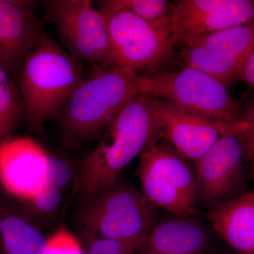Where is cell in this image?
Wrapping results in <instances>:
<instances>
[{"instance_id":"cell-14","label":"cell","mask_w":254,"mask_h":254,"mask_svg":"<svg viewBox=\"0 0 254 254\" xmlns=\"http://www.w3.org/2000/svg\"><path fill=\"white\" fill-rule=\"evenodd\" d=\"M219 236L238 254H254V193L215 205L205 214Z\"/></svg>"},{"instance_id":"cell-18","label":"cell","mask_w":254,"mask_h":254,"mask_svg":"<svg viewBox=\"0 0 254 254\" xmlns=\"http://www.w3.org/2000/svg\"><path fill=\"white\" fill-rule=\"evenodd\" d=\"M177 57L184 68L200 70L221 83L227 89L236 81L237 71L242 63L225 59L198 47L181 48Z\"/></svg>"},{"instance_id":"cell-2","label":"cell","mask_w":254,"mask_h":254,"mask_svg":"<svg viewBox=\"0 0 254 254\" xmlns=\"http://www.w3.org/2000/svg\"><path fill=\"white\" fill-rule=\"evenodd\" d=\"M83 79L81 60L45 33L16 77L24 105L23 119L33 129L41 130L60 115Z\"/></svg>"},{"instance_id":"cell-11","label":"cell","mask_w":254,"mask_h":254,"mask_svg":"<svg viewBox=\"0 0 254 254\" xmlns=\"http://www.w3.org/2000/svg\"><path fill=\"white\" fill-rule=\"evenodd\" d=\"M170 6L172 36L175 46L181 48L254 17L251 0H177Z\"/></svg>"},{"instance_id":"cell-9","label":"cell","mask_w":254,"mask_h":254,"mask_svg":"<svg viewBox=\"0 0 254 254\" xmlns=\"http://www.w3.org/2000/svg\"><path fill=\"white\" fill-rule=\"evenodd\" d=\"M48 20L70 54L95 66L108 67L111 45L106 20L88 0H51L45 3Z\"/></svg>"},{"instance_id":"cell-22","label":"cell","mask_w":254,"mask_h":254,"mask_svg":"<svg viewBox=\"0 0 254 254\" xmlns=\"http://www.w3.org/2000/svg\"><path fill=\"white\" fill-rule=\"evenodd\" d=\"M64 190L54 184L46 182L44 186L31 200L28 204L36 213H51L55 211L61 204Z\"/></svg>"},{"instance_id":"cell-4","label":"cell","mask_w":254,"mask_h":254,"mask_svg":"<svg viewBox=\"0 0 254 254\" xmlns=\"http://www.w3.org/2000/svg\"><path fill=\"white\" fill-rule=\"evenodd\" d=\"M156 209L141 190L120 177L85 197L80 220L84 235L123 242L145 241L158 222Z\"/></svg>"},{"instance_id":"cell-13","label":"cell","mask_w":254,"mask_h":254,"mask_svg":"<svg viewBox=\"0 0 254 254\" xmlns=\"http://www.w3.org/2000/svg\"><path fill=\"white\" fill-rule=\"evenodd\" d=\"M45 33L33 1L0 0V67L16 81L25 60Z\"/></svg>"},{"instance_id":"cell-20","label":"cell","mask_w":254,"mask_h":254,"mask_svg":"<svg viewBox=\"0 0 254 254\" xmlns=\"http://www.w3.org/2000/svg\"><path fill=\"white\" fill-rule=\"evenodd\" d=\"M100 8L129 11L155 28L172 30L171 6L165 0H108L101 1Z\"/></svg>"},{"instance_id":"cell-24","label":"cell","mask_w":254,"mask_h":254,"mask_svg":"<svg viewBox=\"0 0 254 254\" xmlns=\"http://www.w3.org/2000/svg\"><path fill=\"white\" fill-rule=\"evenodd\" d=\"M72 179V170L67 162L50 153L46 182L64 190Z\"/></svg>"},{"instance_id":"cell-21","label":"cell","mask_w":254,"mask_h":254,"mask_svg":"<svg viewBox=\"0 0 254 254\" xmlns=\"http://www.w3.org/2000/svg\"><path fill=\"white\" fill-rule=\"evenodd\" d=\"M84 235L88 242L84 254H134L144 247L146 242V240L123 242L94 235Z\"/></svg>"},{"instance_id":"cell-12","label":"cell","mask_w":254,"mask_h":254,"mask_svg":"<svg viewBox=\"0 0 254 254\" xmlns=\"http://www.w3.org/2000/svg\"><path fill=\"white\" fill-rule=\"evenodd\" d=\"M50 153L30 137L11 136L0 143V185L8 195L27 202L43 188Z\"/></svg>"},{"instance_id":"cell-25","label":"cell","mask_w":254,"mask_h":254,"mask_svg":"<svg viewBox=\"0 0 254 254\" xmlns=\"http://www.w3.org/2000/svg\"><path fill=\"white\" fill-rule=\"evenodd\" d=\"M236 81L247 83L250 90L254 88V50H252L240 63L237 71Z\"/></svg>"},{"instance_id":"cell-8","label":"cell","mask_w":254,"mask_h":254,"mask_svg":"<svg viewBox=\"0 0 254 254\" xmlns=\"http://www.w3.org/2000/svg\"><path fill=\"white\" fill-rule=\"evenodd\" d=\"M153 116L164 139L191 161L205 154L220 137L241 136L254 126V115H247L240 125L220 123L168 100L147 95Z\"/></svg>"},{"instance_id":"cell-1","label":"cell","mask_w":254,"mask_h":254,"mask_svg":"<svg viewBox=\"0 0 254 254\" xmlns=\"http://www.w3.org/2000/svg\"><path fill=\"white\" fill-rule=\"evenodd\" d=\"M163 138L147 95H136L107 127L82 163L78 185L84 198L112 185L133 159Z\"/></svg>"},{"instance_id":"cell-19","label":"cell","mask_w":254,"mask_h":254,"mask_svg":"<svg viewBox=\"0 0 254 254\" xmlns=\"http://www.w3.org/2000/svg\"><path fill=\"white\" fill-rule=\"evenodd\" d=\"M23 114L24 105L17 83L0 67V143L12 136Z\"/></svg>"},{"instance_id":"cell-26","label":"cell","mask_w":254,"mask_h":254,"mask_svg":"<svg viewBox=\"0 0 254 254\" xmlns=\"http://www.w3.org/2000/svg\"><path fill=\"white\" fill-rule=\"evenodd\" d=\"M222 252H218V251H209V252H205V254H222Z\"/></svg>"},{"instance_id":"cell-17","label":"cell","mask_w":254,"mask_h":254,"mask_svg":"<svg viewBox=\"0 0 254 254\" xmlns=\"http://www.w3.org/2000/svg\"><path fill=\"white\" fill-rule=\"evenodd\" d=\"M190 47L203 48L221 58L240 63L254 50V20L205 37L188 48Z\"/></svg>"},{"instance_id":"cell-10","label":"cell","mask_w":254,"mask_h":254,"mask_svg":"<svg viewBox=\"0 0 254 254\" xmlns=\"http://www.w3.org/2000/svg\"><path fill=\"white\" fill-rule=\"evenodd\" d=\"M245 145L240 136H223L193 161L196 203L210 209L247 190Z\"/></svg>"},{"instance_id":"cell-28","label":"cell","mask_w":254,"mask_h":254,"mask_svg":"<svg viewBox=\"0 0 254 254\" xmlns=\"http://www.w3.org/2000/svg\"><path fill=\"white\" fill-rule=\"evenodd\" d=\"M227 254L223 253V254Z\"/></svg>"},{"instance_id":"cell-3","label":"cell","mask_w":254,"mask_h":254,"mask_svg":"<svg viewBox=\"0 0 254 254\" xmlns=\"http://www.w3.org/2000/svg\"><path fill=\"white\" fill-rule=\"evenodd\" d=\"M96 66L60 112L64 140L69 145L99 138L134 97L141 94L138 73L126 68Z\"/></svg>"},{"instance_id":"cell-16","label":"cell","mask_w":254,"mask_h":254,"mask_svg":"<svg viewBox=\"0 0 254 254\" xmlns=\"http://www.w3.org/2000/svg\"><path fill=\"white\" fill-rule=\"evenodd\" d=\"M46 242L34 224L0 200L1 254H43Z\"/></svg>"},{"instance_id":"cell-7","label":"cell","mask_w":254,"mask_h":254,"mask_svg":"<svg viewBox=\"0 0 254 254\" xmlns=\"http://www.w3.org/2000/svg\"><path fill=\"white\" fill-rule=\"evenodd\" d=\"M109 33V68L151 72L173 63L176 56L171 31L158 29L124 10L100 8Z\"/></svg>"},{"instance_id":"cell-15","label":"cell","mask_w":254,"mask_h":254,"mask_svg":"<svg viewBox=\"0 0 254 254\" xmlns=\"http://www.w3.org/2000/svg\"><path fill=\"white\" fill-rule=\"evenodd\" d=\"M210 244L208 229L193 216L157 222L147 237L145 254H203Z\"/></svg>"},{"instance_id":"cell-27","label":"cell","mask_w":254,"mask_h":254,"mask_svg":"<svg viewBox=\"0 0 254 254\" xmlns=\"http://www.w3.org/2000/svg\"><path fill=\"white\" fill-rule=\"evenodd\" d=\"M141 254H145L144 253V252H143H143H142V253Z\"/></svg>"},{"instance_id":"cell-5","label":"cell","mask_w":254,"mask_h":254,"mask_svg":"<svg viewBox=\"0 0 254 254\" xmlns=\"http://www.w3.org/2000/svg\"><path fill=\"white\" fill-rule=\"evenodd\" d=\"M141 94L168 100L220 123L240 125L245 105L215 78L194 68L138 74Z\"/></svg>"},{"instance_id":"cell-6","label":"cell","mask_w":254,"mask_h":254,"mask_svg":"<svg viewBox=\"0 0 254 254\" xmlns=\"http://www.w3.org/2000/svg\"><path fill=\"white\" fill-rule=\"evenodd\" d=\"M188 160L162 138L142 153L136 172L150 203L176 218L197 211L194 167Z\"/></svg>"},{"instance_id":"cell-23","label":"cell","mask_w":254,"mask_h":254,"mask_svg":"<svg viewBox=\"0 0 254 254\" xmlns=\"http://www.w3.org/2000/svg\"><path fill=\"white\" fill-rule=\"evenodd\" d=\"M43 254H84V250L76 237L63 228L47 238Z\"/></svg>"}]
</instances>
